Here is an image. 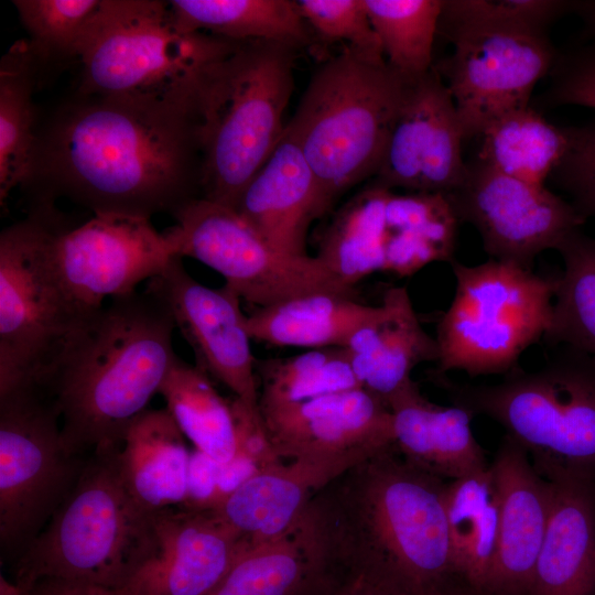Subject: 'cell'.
<instances>
[{
  "label": "cell",
  "instance_id": "22",
  "mask_svg": "<svg viewBox=\"0 0 595 595\" xmlns=\"http://www.w3.org/2000/svg\"><path fill=\"white\" fill-rule=\"evenodd\" d=\"M235 210L277 250L309 256L310 227L322 218L318 188L300 147L285 131L242 191Z\"/></svg>",
  "mask_w": 595,
  "mask_h": 595
},
{
  "label": "cell",
  "instance_id": "29",
  "mask_svg": "<svg viewBox=\"0 0 595 595\" xmlns=\"http://www.w3.org/2000/svg\"><path fill=\"white\" fill-rule=\"evenodd\" d=\"M444 504L454 572L485 593L499 528V493L491 466L447 482Z\"/></svg>",
  "mask_w": 595,
  "mask_h": 595
},
{
  "label": "cell",
  "instance_id": "44",
  "mask_svg": "<svg viewBox=\"0 0 595 595\" xmlns=\"http://www.w3.org/2000/svg\"><path fill=\"white\" fill-rule=\"evenodd\" d=\"M236 431V453L252 461L259 470L282 463L277 454L262 422L259 408H252L241 400L230 401Z\"/></svg>",
  "mask_w": 595,
  "mask_h": 595
},
{
  "label": "cell",
  "instance_id": "10",
  "mask_svg": "<svg viewBox=\"0 0 595 595\" xmlns=\"http://www.w3.org/2000/svg\"><path fill=\"white\" fill-rule=\"evenodd\" d=\"M451 263L455 294L437 325L436 375L511 371L549 329L556 279L495 259L474 267Z\"/></svg>",
  "mask_w": 595,
  "mask_h": 595
},
{
  "label": "cell",
  "instance_id": "48",
  "mask_svg": "<svg viewBox=\"0 0 595 595\" xmlns=\"http://www.w3.org/2000/svg\"><path fill=\"white\" fill-rule=\"evenodd\" d=\"M457 580L458 578H456L455 581L450 583L447 586H445L444 588L437 591L436 593L432 595H488L486 593H483L473 588L465 582H464V585H458L456 584Z\"/></svg>",
  "mask_w": 595,
  "mask_h": 595
},
{
  "label": "cell",
  "instance_id": "40",
  "mask_svg": "<svg viewBox=\"0 0 595 595\" xmlns=\"http://www.w3.org/2000/svg\"><path fill=\"white\" fill-rule=\"evenodd\" d=\"M577 2L562 0H443L439 29H498L545 33Z\"/></svg>",
  "mask_w": 595,
  "mask_h": 595
},
{
  "label": "cell",
  "instance_id": "3",
  "mask_svg": "<svg viewBox=\"0 0 595 595\" xmlns=\"http://www.w3.org/2000/svg\"><path fill=\"white\" fill-rule=\"evenodd\" d=\"M174 329L166 304L144 290L110 299L71 334L37 380L60 412L71 455L121 445L178 359Z\"/></svg>",
  "mask_w": 595,
  "mask_h": 595
},
{
  "label": "cell",
  "instance_id": "41",
  "mask_svg": "<svg viewBox=\"0 0 595 595\" xmlns=\"http://www.w3.org/2000/svg\"><path fill=\"white\" fill-rule=\"evenodd\" d=\"M296 3L318 43L340 42L371 60L386 61L364 0H300Z\"/></svg>",
  "mask_w": 595,
  "mask_h": 595
},
{
  "label": "cell",
  "instance_id": "31",
  "mask_svg": "<svg viewBox=\"0 0 595 595\" xmlns=\"http://www.w3.org/2000/svg\"><path fill=\"white\" fill-rule=\"evenodd\" d=\"M46 60L18 41L0 63V202L29 181L37 141L33 95Z\"/></svg>",
  "mask_w": 595,
  "mask_h": 595
},
{
  "label": "cell",
  "instance_id": "45",
  "mask_svg": "<svg viewBox=\"0 0 595 595\" xmlns=\"http://www.w3.org/2000/svg\"><path fill=\"white\" fill-rule=\"evenodd\" d=\"M219 464L197 450L191 452L187 499L182 508L212 510L217 506Z\"/></svg>",
  "mask_w": 595,
  "mask_h": 595
},
{
  "label": "cell",
  "instance_id": "4",
  "mask_svg": "<svg viewBox=\"0 0 595 595\" xmlns=\"http://www.w3.org/2000/svg\"><path fill=\"white\" fill-rule=\"evenodd\" d=\"M301 51L275 41H230L204 69L195 110L202 198L235 209L283 136Z\"/></svg>",
  "mask_w": 595,
  "mask_h": 595
},
{
  "label": "cell",
  "instance_id": "25",
  "mask_svg": "<svg viewBox=\"0 0 595 595\" xmlns=\"http://www.w3.org/2000/svg\"><path fill=\"white\" fill-rule=\"evenodd\" d=\"M344 348L361 387L386 403L412 381L416 365L439 359L437 342L422 327L405 286L389 288L377 315Z\"/></svg>",
  "mask_w": 595,
  "mask_h": 595
},
{
  "label": "cell",
  "instance_id": "35",
  "mask_svg": "<svg viewBox=\"0 0 595 595\" xmlns=\"http://www.w3.org/2000/svg\"><path fill=\"white\" fill-rule=\"evenodd\" d=\"M159 393L195 450L220 464L236 455V431L230 401L217 392L206 374L178 358Z\"/></svg>",
  "mask_w": 595,
  "mask_h": 595
},
{
  "label": "cell",
  "instance_id": "2",
  "mask_svg": "<svg viewBox=\"0 0 595 595\" xmlns=\"http://www.w3.org/2000/svg\"><path fill=\"white\" fill-rule=\"evenodd\" d=\"M446 480L390 445L356 463L310 502L339 576L361 577L389 595H432L454 572Z\"/></svg>",
  "mask_w": 595,
  "mask_h": 595
},
{
  "label": "cell",
  "instance_id": "8",
  "mask_svg": "<svg viewBox=\"0 0 595 595\" xmlns=\"http://www.w3.org/2000/svg\"><path fill=\"white\" fill-rule=\"evenodd\" d=\"M230 41L184 31L167 1L102 0L77 52V95L194 100Z\"/></svg>",
  "mask_w": 595,
  "mask_h": 595
},
{
  "label": "cell",
  "instance_id": "24",
  "mask_svg": "<svg viewBox=\"0 0 595 595\" xmlns=\"http://www.w3.org/2000/svg\"><path fill=\"white\" fill-rule=\"evenodd\" d=\"M528 595L595 593V480L555 477Z\"/></svg>",
  "mask_w": 595,
  "mask_h": 595
},
{
  "label": "cell",
  "instance_id": "34",
  "mask_svg": "<svg viewBox=\"0 0 595 595\" xmlns=\"http://www.w3.org/2000/svg\"><path fill=\"white\" fill-rule=\"evenodd\" d=\"M479 137L478 162L536 185H544L569 148L566 128L551 125L530 107L502 116Z\"/></svg>",
  "mask_w": 595,
  "mask_h": 595
},
{
  "label": "cell",
  "instance_id": "26",
  "mask_svg": "<svg viewBox=\"0 0 595 595\" xmlns=\"http://www.w3.org/2000/svg\"><path fill=\"white\" fill-rule=\"evenodd\" d=\"M394 445L412 465L444 480L488 466L470 429L473 413L425 399L413 380L388 401Z\"/></svg>",
  "mask_w": 595,
  "mask_h": 595
},
{
  "label": "cell",
  "instance_id": "46",
  "mask_svg": "<svg viewBox=\"0 0 595 595\" xmlns=\"http://www.w3.org/2000/svg\"><path fill=\"white\" fill-rule=\"evenodd\" d=\"M25 589L31 595H119L107 587L55 580L41 581Z\"/></svg>",
  "mask_w": 595,
  "mask_h": 595
},
{
  "label": "cell",
  "instance_id": "33",
  "mask_svg": "<svg viewBox=\"0 0 595 595\" xmlns=\"http://www.w3.org/2000/svg\"><path fill=\"white\" fill-rule=\"evenodd\" d=\"M389 190L370 182L339 206L315 235V257L349 288L383 270L380 230Z\"/></svg>",
  "mask_w": 595,
  "mask_h": 595
},
{
  "label": "cell",
  "instance_id": "16",
  "mask_svg": "<svg viewBox=\"0 0 595 595\" xmlns=\"http://www.w3.org/2000/svg\"><path fill=\"white\" fill-rule=\"evenodd\" d=\"M464 139L451 93L433 66L408 82L371 182L409 193L447 195L467 173L462 155Z\"/></svg>",
  "mask_w": 595,
  "mask_h": 595
},
{
  "label": "cell",
  "instance_id": "20",
  "mask_svg": "<svg viewBox=\"0 0 595 595\" xmlns=\"http://www.w3.org/2000/svg\"><path fill=\"white\" fill-rule=\"evenodd\" d=\"M499 493V528L486 594L528 595L551 508V483L505 435L490 464Z\"/></svg>",
  "mask_w": 595,
  "mask_h": 595
},
{
  "label": "cell",
  "instance_id": "17",
  "mask_svg": "<svg viewBox=\"0 0 595 595\" xmlns=\"http://www.w3.org/2000/svg\"><path fill=\"white\" fill-rule=\"evenodd\" d=\"M175 257L145 291L169 307L175 328L191 346L196 367L225 385L249 407L258 408L257 358L252 354L240 298L227 285L196 281Z\"/></svg>",
  "mask_w": 595,
  "mask_h": 595
},
{
  "label": "cell",
  "instance_id": "39",
  "mask_svg": "<svg viewBox=\"0 0 595 595\" xmlns=\"http://www.w3.org/2000/svg\"><path fill=\"white\" fill-rule=\"evenodd\" d=\"M30 41L48 62L75 58L102 0H14Z\"/></svg>",
  "mask_w": 595,
  "mask_h": 595
},
{
  "label": "cell",
  "instance_id": "37",
  "mask_svg": "<svg viewBox=\"0 0 595 595\" xmlns=\"http://www.w3.org/2000/svg\"><path fill=\"white\" fill-rule=\"evenodd\" d=\"M556 250L564 271L556 278L552 318L543 340L595 356V238L577 229Z\"/></svg>",
  "mask_w": 595,
  "mask_h": 595
},
{
  "label": "cell",
  "instance_id": "47",
  "mask_svg": "<svg viewBox=\"0 0 595 595\" xmlns=\"http://www.w3.org/2000/svg\"><path fill=\"white\" fill-rule=\"evenodd\" d=\"M323 595H389L361 577L345 576Z\"/></svg>",
  "mask_w": 595,
  "mask_h": 595
},
{
  "label": "cell",
  "instance_id": "21",
  "mask_svg": "<svg viewBox=\"0 0 595 595\" xmlns=\"http://www.w3.org/2000/svg\"><path fill=\"white\" fill-rule=\"evenodd\" d=\"M372 454L298 458L258 470L213 511L249 544L275 539L305 515L314 495Z\"/></svg>",
  "mask_w": 595,
  "mask_h": 595
},
{
  "label": "cell",
  "instance_id": "49",
  "mask_svg": "<svg viewBox=\"0 0 595 595\" xmlns=\"http://www.w3.org/2000/svg\"><path fill=\"white\" fill-rule=\"evenodd\" d=\"M576 11L583 17L587 31L595 35V1L577 2Z\"/></svg>",
  "mask_w": 595,
  "mask_h": 595
},
{
  "label": "cell",
  "instance_id": "30",
  "mask_svg": "<svg viewBox=\"0 0 595 595\" xmlns=\"http://www.w3.org/2000/svg\"><path fill=\"white\" fill-rule=\"evenodd\" d=\"M458 218L441 193L387 196L383 237V271L413 274L434 261H453Z\"/></svg>",
  "mask_w": 595,
  "mask_h": 595
},
{
  "label": "cell",
  "instance_id": "9",
  "mask_svg": "<svg viewBox=\"0 0 595 595\" xmlns=\"http://www.w3.org/2000/svg\"><path fill=\"white\" fill-rule=\"evenodd\" d=\"M66 227L54 205H33L0 235V393L37 381L94 311L78 305L54 263Z\"/></svg>",
  "mask_w": 595,
  "mask_h": 595
},
{
  "label": "cell",
  "instance_id": "43",
  "mask_svg": "<svg viewBox=\"0 0 595 595\" xmlns=\"http://www.w3.org/2000/svg\"><path fill=\"white\" fill-rule=\"evenodd\" d=\"M549 97L556 105H576L595 109V46L561 63Z\"/></svg>",
  "mask_w": 595,
  "mask_h": 595
},
{
  "label": "cell",
  "instance_id": "28",
  "mask_svg": "<svg viewBox=\"0 0 595 595\" xmlns=\"http://www.w3.org/2000/svg\"><path fill=\"white\" fill-rule=\"evenodd\" d=\"M379 312L354 294L312 292L266 307L246 317L251 339L274 346L345 347L350 337Z\"/></svg>",
  "mask_w": 595,
  "mask_h": 595
},
{
  "label": "cell",
  "instance_id": "23",
  "mask_svg": "<svg viewBox=\"0 0 595 595\" xmlns=\"http://www.w3.org/2000/svg\"><path fill=\"white\" fill-rule=\"evenodd\" d=\"M335 562L307 508L284 534L247 543L210 595H323L338 581Z\"/></svg>",
  "mask_w": 595,
  "mask_h": 595
},
{
  "label": "cell",
  "instance_id": "36",
  "mask_svg": "<svg viewBox=\"0 0 595 595\" xmlns=\"http://www.w3.org/2000/svg\"><path fill=\"white\" fill-rule=\"evenodd\" d=\"M258 408L280 409L317 394L361 387L344 347L257 359Z\"/></svg>",
  "mask_w": 595,
  "mask_h": 595
},
{
  "label": "cell",
  "instance_id": "38",
  "mask_svg": "<svg viewBox=\"0 0 595 595\" xmlns=\"http://www.w3.org/2000/svg\"><path fill=\"white\" fill-rule=\"evenodd\" d=\"M389 66L405 79L432 65L443 0H364Z\"/></svg>",
  "mask_w": 595,
  "mask_h": 595
},
{
  "label": "cell",
  "instance_id": "6",
  "mask_svg": "<svg viewBox=\"0 0 595 595\" xmlns=\"http://www.w3.org/2000/svg\"><path fill=\"white\" fill-rule=\"evenodd\" d=\"M454 404L498 422L545 479L595 480V356L561 345L536 371L517 367L495 385L435 375Z\"/></svg>",
  "mask_w": 595,
  "mask_h": 595
},
{
  "label": "cell",
  "instance_id": "15",
  "mask_svg": "<svg viewBox=\"0 0 595 595\" xmlns=\"http://www.w3.org/2000/svg\"><path fill=\"white\" fill-rule=\"evenodd\" d=\"M53 256L65 289L86 311L102 307L107 298L136 292L178 257L149 218L118 214H95L65 228L55 238Z\"/></svg>",
  "mask_w": 595,
  "mask_h": 595
},
{
  "label": "cell",
  "instance_id": "27",
  "mask_svg": "<svg viewBox=\"0 0 595 595\" xmlns=\"http://www.w3.org/2000/svg\"><path fill=\"white\" fill-rule=\"evenodd\" d=\"M166 408L147 410L128 426L117 461L122 482L145 512L186 504L191 452Z\"/></svg>",
  "mask_w": 595,
  "mask_h": 595
},
{
  "label": "cell",
  "instance_id": "1",
  "mask_svg": "<svg viewBox=\"0 0 595 595\" xmlns=\"http://www.w3.org/2000/svg\"><path fill=\"white\" fill-rule=\"evenodd\" d=\"M34 204L66 197L93 214L172 216L202 197L195 100L77 95L37 141Z\"/></svg>",
  "mask_w": 595,
  "mask_h": 595
},
{
  "label": "cell",
  "instance_id": "13",
  "mask_svg": "<svg viewBox=\"0 0 595 595\" xmlns=\"http://www.w3.org/2000/svg\"><path fill=\"white\" fill-rule=\"evenodd\" d=\"M446 34L453 53L434 67L446 78L465 139L479 137L497 119L529 107L536 84L554 64L545 33L458 29Z\"/></svg>",
  "mask_w": 595,
  "mask_h": 595
},
{
  "label": "cell",
  "instance_id": "7",
  "mask_svg": "<svg viewBox=\"0 0 595 595\" xmlns=\"http://www.w3.org/2000/svg\"><path fill=\"white\" fill-rule=\"evenodd\" d=\"M119 447L85 462L71 493L18 556L17 585L55 580L117 589L123 583L150 543L153 513L128 493Z\"/></svg>",
  "mask_w": 595,
  "mask_h": 595
},
{
  "label": "cell",
  "instance_id": "42",
  "mask_svg": "<svg viewBox=\"0 0 595 595\" xmlns=\"http://www.w3.org/2000/svg\"><path fill=\"white\" fill-rule=\"evenodd\" d=\"M566 132L569 148L551 176L584 217H595V125L566 128Z\"/></svg>",
  "mask_w": 595,
  "mask_h": 595
},
{
  "label": "cell",
  "instance_id": "19",
  "mask_svg": "<svg viewBox=\"0 0 595 595\" xmlns=\"http://www.w3.org/2000/svg\"><path fill=\"white\" fill-rule=\"evenodd\" d=\"M260 415L281 459L374 454L394 444L389 407L364 387L317 394Z\"/></svg>",
  "mask_w": 595,
  "mask_h": 595
},
{
  "label": "cell",
  "instance_id": "12",
  "mask_svg": "<svg viewBox=\"0 0 595 595\" xmlns=\"http://www.w3.org/2000/svg\"><path fill=\"white\" fill-rule=\"evenodd\" d=\"M165 234L175 255L206 264L240 299L266 307L312 292L356 295L315 256H292L264 241L227 206L195 198L174 215Z\"/></svg>",
  "mask_w": 595,
  "mask_h": 595
},
{
  "label": "cell",
  "instance_id": "11",
  "mask_svg": "<svg viewBox=\"0 0 595 595\" xmlns=\"http://www.w3.org/2000/svg\"><path fill=\"white\" fill-rule=\"evenodd\" d=\"M86 461L63 443L60 412L32 381L0 393V544L18 553L75 486Z\"/></svg>",
  "mask_w": 595,
  "mask_h": 595
},
{
  "label": "cell",
  "instance_id": "18",
  "mask_svg": "<svg viewBox=\"0 0 595 595\" xmlns=\"http://www.w3.org/2000/svg\"><path fill=\"white\" fill-rule=\"evenodd\" d=\"M246 544L213 510L154 512L145 552L115 591L119 595H210Z\"/></svg>",
  "mask_w": 595,
  "mask_h": 595
},
{
  "label": "cell",
  "instance_id": "32",
  "mask_svg": "<svg viewBox=\"0 0 595 595\" xmlns=\"http://www.w3.org/2000/svg\"><path fill=\"white\" fill-rule=\"evenodd\" d=\"M177 25L232 41L264 40L300 51L313 50L317 40L290 0H171Z\"/></svg>",
  "mask_w": 595,
  "mask_h": 595
},
{
  "label": "cell",
  "instance_id": "50",
  "mask_svg": "<svg viewBox=\"0 0 595 595\" xmlns=\"http://www.w3.org/2000/svg\"><path fill=\"white\" fill-rule=\"evenodd\" d=\"M0 595H31L30 592L14 582H10L1 575L0 577Z\"/></svg>",
  "mask_w": 595,
  "mask_h": 595
},
{
  "label": "cell",
  "instance_id": "14",
  "mask_svg": "<svg viewBox=\"0 0 595 595\" xmlns=\"http://www.w3.org/2000/svg\"><path fill=\"white\" fill-rule=\"evenodd\" d=\"M458 220L478 230L491 259L531 268L534 258L556 249L585 217L545 185L499 173L476 161L463 183L446 195Z\"/></svg>",
  "mask_w": 595,
  "mask_h": 595
},
{
  "label": "cell",
  "instance_id": "5",
  "mask_svg": "<svg viewBox=\"0 0 595 595\" xmlns=\"http://www.w3.org/2000/svg\"><path fill=\"white\" fill-rule=\"evenodd\" d=\"M409 80L387 61L348 46L311 76L284 131L313 171L322 218L348 190L374 177Z\"/></svg>",
  "mask_w": 595,
  "mask_h": 595
}]
</instances>
